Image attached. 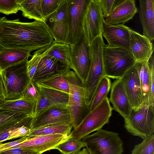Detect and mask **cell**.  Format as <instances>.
<instances>
[{
    "mask_svg": "<svg viewBox=\"0 0 154 154\" xmlns=\"http://www.w3.org/2000/svg\"><path fill=\"white\" fill-rule=\"evenodd\" d=\"M44 23L23 22L0 17V49H20L29 51L46 48L54 42Z\"/></svg>",
    "mask_w": 154,
    "mask_h": 154,
    "instance_id": "obj_1",
    "label": "cell"
},
{
    "mask_svg": "<svg viewBox=\"0 0 154 154\" xmlns=\"http://www.w3.org/2000/svg\"><path fill=\"white\" fill-rule=\"evenodd\" d=\"M69 86L67 106L70 114L73 128H75L90 112L86 90L81 80L73 71L63 75Z\"/></svg>",
    "mask_w": 154,
    "mask_h": 154,
    "instance_id": "obj_2",
    "label": "cell"
},
{
    "mask_svg": "<svg viewBox=\"0 0 154 154\" xmlns=\"http://www.w3.org/2000/svg\"><path fill=\"white\" fill-rule=\"evenodd\" d=\"M112 109L109 98L107 97L90 111L79 125L73 129L70 134V137L81 140L92 132L102 129L109 123Z\"/></svg>",
    "mask_w": 154,
    "mask_h": 154,
    "instance_id": "obj_3",
    "label": "cell"
},
{
    "mask_svg": "<svg viewBox=\"0 0 154 154\" xmlns=\"http://www.w3.org/2000/svg\"><path fill=\"white\" fill-rule=\"evenodd\" d=\"M103 54L105 75L109 78L119 79L136 62L131 54L122 48L105 44Z\"/></svg>",
    "mask_w": 154,
    "mask_h": 154,
    "instance_id": "obj_4",
    "label": "cell"
},
{
    "mask_svg": "<svg viewBox=\"0 0 154 154\" xmlns=\"http://www.w3.org/2000/svg\"><path fill=\"white\" fill-rule=\"evenodd\" d=\"M90 154H122L123 143L118 133L102 129L83 138Z\"/></svg>",
    "mask_w": 154,
    "mask_h": 154,
    "instance_id": "obj_5",
    "label": "cell"
},
{
    "mask_svg": "<svg viewBox=\"0 0 154 154\" xmlns=\"http://www.w3.org/2000/svg\"><path fill=\"white\" fill-rule=\"evenodd\" d=\"M124 120L125 128L133 136L143 140L154 135V106L152 105H142Z\"/></svg>",
    "mask_w": 154,
    "mask_h": 154,
    "instance_id": "obj_6",
    "label": "cell"
},
{
    "mask_svg": "<svg viewBox=\"0 0 154 154\" xmlns=\"http://www.w3.org/2000/svg\"><path fill=\"white\" fill-rule=\"evenodd\" d=\"M28 60L10 66L1 71L5 92V100L21 98L29 79L26 74Z\"/></svg>",
    "mask_w": 154,
    "mask_h": 154,
    "instance_id": "obj_7",
    "label": "cell"
},
{
    "mask_svg": "<svg viewBox=\"0 0 154 154\" xmlns=\"http://www.w3.org/2000/svg\"><path fill=\"white\" fill-rule=\"evenodd\" d=\"M104 20L99 0H89L84 13L82 26V33L88 46L102 34Z\"/></svg>",
    "mask_w": 154,
    "mask_h": 154,
    "instance_id": "obj_8",
    "label": "cell"
},
{
    "mask_svg": "<svg viewBox=\"0 0 154 154\" xmlns=\"http://www.w3.org/2000/svg\"><path fill=\"white\" fill-rule=\"evenodd\" d=\"M69 46V67L84 84L87 79L91 65L90 46L85 42L82 33L76 42Z\"/></svg>",
    "mask_w": 154,
    "mask_h": 154,
    "instance_id": "obj_9",
    "label": "cell"
},
{
    "mask_svg": "<svg viewBox=\"0 0 154 154\" xmlns=\"http://www.w3.org/2000/svg\"><path fill=\"white\" fill-rule=\"evenodd\" d=\"M89 0H67L66 44H74L82 32V21Z\"/></svg>",
    "mask_w": 154,
    "mask_h": 154,
    "instance_id": "obj_10",
    "label": "cell"
},
{
    "mask_svg": "<svg viewBox=\"0 0 154 154\" xmlns=\"http://www.w3.org/2000/svg\"><path fill=\"white\" fill-rule=\"evenodd\" d=\"M58 124H72L67 106L52 105L35 116L32 120L31 128L32 130Z\"/></svg>",
    "mask_w": 154,
    "mask_h": 154,
    "instance_id": "obj_11",
    "label": "cell"
},
{
    "mask_svg": "<svg viewBox=\"0 0 154 154\" xmlns=\"http://www.w3.org/2000/svg\"><path fill=\"white\" fill-rule=\"evenodd\" d=\"M70 137V134L41 135L29 138L26 137L24 141L9 149L21 148L41 154L46 151L54 149L58 144Z\"/></svg>",
    "mask_w": 154,
    "mask_h": 154,
    "instance_id": "obj_12",
    "label": "cell"
},
{
    "mask_svg": "<svg viewBox=\"0 0 154 154\" xmlns=\"http://www.w3.org/2000/svg\"><path fill=\"white\" fill-rule=\"evenodd\" d=\"M67 0H63L57 10L45 18L44 23L55 42L66 43Z\"/></svg>",
    "mask_w": 154,
    "mask_h": 154,
    "instance_id": "obj_13",
    "label": "cell"
},
{
    "mask_svg": "<svg viewBox=\"0 0 154 154\" xmlns=\"http://www.w3.org/2000/svg\"><path fill=\"white\" fill-rule=\"evenodd\" d=\"M133 110H136L143 103L141 86L137 71L134 65L120 78Z\"/></svg>",
    "mask_w": 154,
    "mask_h": 154,
    "instance_id": "obj_14",
    "label": "cell"
},
{
    "mask_svg": "<svg viewBox=\"0 0 154 154\" xmlns=\"http://www.w3.org/2000/svg\"><path fill=\"white\" fill-rule=\"evenodd\" d=\"M130 29L123 24H109L104 20L102 35L106 40L108 45L122 48L129 51V31Z\"/></svg>",
    "mask_w": 154,
    "mask_h": 154,
    "instance_id": "obj_15",
    "label": "cell"
},
{
    "mask_svg": "<svg viewBox=\"0 0 154 154\" xmlns=\"http://www.w3.org/2000/svg\"><path fill=\"white\" fill-rule=\"evenodd\" d=\"M129 51L136 62L148 61L153 54V45L147 37L130 29Z\"/></svg>",
    "mask_w": 154,
    "mask_h": 154,
    "instance_id": "obj_16",
    "label": "cell"
},
{
    "mask_svg": "<svg viewBox=\"0 0 154 154\" xmlns=\"http://www.w3.org/2000/svg\"><path fill=\"white\" fill-rule=\"evenodd\" d=\"M70 69L69 66L52 57L45 55L44 52L32 80L36 82L56 75H64Z\"/></svg>",
    "mask_w": 154,
    "mask_h": 154,
    "instance_id": "obj_17",
    "label": "cell"
},
{
    "mask_svg": "<svg viewBox=\"0 0 154 154\" xmlns=\"http://www.w3.org/2000/svg\"><path fill=\"white\" fill-rule=\"evenodd\" d=\"M109 101L113 109L122 117L126 118L133 110L122 83L116 79L111 84Z\"/></svg>",
    "mask_w": 154,
    "mask_h": 154,
    "instance_id": "obj_18",
    "label": "cell"
},
{
    "mask_svg": "<svg viewBox=\"0 0 154 154\" xmlns=\"http://www.w3.org/2000/svg\"><path fill=\"white\" fill-rule=\"evenodd\" d=\"M137 12L134 0H117L112 12L104 20L109 24L124 23L131 19Z\"/></svg>",
    "mask_w": 154,
    "mask_h": 154,
    "instance_id": "obj_19",
    "label": "cell"
},
{
    "mask_svg": "<svg viewBox=\"0 0 154 154\" xmlns=\"http://www.w3.org/2000/svg\"><path fill=\"white\" fill-rule=\"evenodd\" d=\"M139 1V18L143 29V35L152 41L154 38V0Z\"/></svg>",
    "mask_w": 154,
    "mask_h": 154,
    "instance_id": "obj_20",
    "label": "cell"
},
{
    "mask_svg": "<svg viewBox=\"0 0 154 154\" xmlns=\"http://www.w3.org/2000/svg\"><path fill=\"white\" fill-rule=\"evenodd\" d=\"M31 52L20 49L0 50V70L28 60Z\"/></svg>",
    "mask_w": 154,
    "mask_h": 154,
    "instance_id": "obj_21",
    "label": "cell"
},
{
    "mask_svg": "<svg viewBox=\"0 0 154 154\" xmlns=\"http://www.w3.org/2000/svg\"><path fill=\"white\" fill-rule=\"evenodd\" d=\"M148 61L136 62L134 66L138 73L142 89L143 96L142 105H152L150 100L151 81Z\"/></svg>",
    "mask_w": 154,
    "mask_h": 154,
    "instance_id": "obj_22",
    "label": "cell"
},
{
    "mask_svg": "<svg viewBox=\"0 0 154 154\" xmlns=\"http://www.w3.org/2000/svg\"><path fill=\"white\" fill-rule=\"evenodd\" d=\"M35 104L36 101H29L20 98L14 100H5L0 106V108L33 117Z\"/></svg>",
    "mask_w": 154,
    "mask_h": 154,
    "instance_id": "obj_23",
    "label": "cell"
},
{
    "mask_svg": "<svg viewBox=\"0 0 154 154\" xmlns=\"http://www.w3.org/2000/svg\"><path fill=\"white\" fill-rule=\"evenodd\" d=\"M41 0H21L20 9L25 17L44 23L41 11Z\"/></svg>",
    "mask_w": 154,
    "mask_h": 154,
    "instance_id": "obj_24",
    "label": "cell"
},
{
    "mask_svg": "<svg viewBox=\"0 0 154 154\" xmlns=\"http://www.w3.org/2000/svg\"><path fill=\"white\" fill-rule=\"evenodd\" d=\"M73 128L72 124H58L45 126L31 130L29 138L33 137L45 135L61 134L69 135Z\"/></svg>",
    "mask_w": 154,
    "mask_h": 154,
    "instance_id": "obj_25",
    "label": "cell"
},
{
    "mask_svg": "<svg viewBox=\"0 0 154 154\" xmlns=\"http://www.w3.org/2000/svg\"><path fill=\"white\" fill-rule=\"evenodd\" d=\"M45 55L52 57L69 66L70 46L68 44L54 41L44 51Z\"/></svg>",
    "mask_w": 154,
    "mask_h": 154,
    "instance_id": "obj_26",
    "label": "cell"
},
{
    "mask_svg": "<svg viewBox=\"0 0 154 154\" xmlns=\"http://www.w3.org/2000/svg\"><path fill=\"white\" fill-rule=\"evenodd\" d=\"M111 84L110 78L105 76L101 79L97 85L89 105L90 111L95 108L107 97L111 89Z\"/></svg>",
    "mask_w": 154,
    "mask_h": 154,
    "instance_id": "obj_27",
    "label": "cell"
},
{
    "mask_svg": "<svg viewBox=\"0 0 154 154\" xmlns=\"http://www.w3.org/2000/svg\"><path fill=\"white\" fill-rule=\"evenodd\" d=\"M35 83L38 89L45 94L53 105L67 106L69 93L43 86Z\"/></svg>",
    "mask_w": 154,
    "mask_h": 154,
    "instance_id": "obj_28",
    "label": "cell"
},
{
    "mask_svg": "<svg viewBox=\"0 0 154 154\" xmlns=\"http://www.w3.org/2000/svg\"><path fill=\"white\" fill-rule=\"evenodd\" d=\"M34 82L43 86L69 92L68 83L63 75H56Z\"/></svg>",
    "mask_w": 154,
    "mask_h": 154,
    "instance_id": "obj_29",
    "label": "cell"
},
{
    "mask_svg": "<svg viewBox=\"0 0 154 154\" xmlns=\"http://www.w3.org/2000/svg\"><path fill=\"white\" fill-rule=\"evenodd\" d=\"M29 116L23 113L0 108V131Z\"/></svg>",
    "mask_w": 154,
    "mask_h": 154,
    "instance_id": "obj_30",
    "label": "cell"
},
{
    "mask_svg": "<svg viewBox=\"0 0 154 154\" xmlns=\"http://www.w3.org/2000/svg\"><path fill=\"white\" fill-rule=\"evenodd\" d=\"M85 147L81 140L70 137L57 146L54 149L59 151L62 154H75Z\"/></svg>",
    "mask_w": 154,
    "mask_h": 154,
    "instance_id": "obj_31",
    "label": "cell"
},
{
    "mask_svg": "<svg viewBox=\"0 0 154 154\" xmlns=\"http://www.w3.org/2000/svg\"><path fill=\"white\" fill-rule=\"evenodd\" d=\"M46 48L40 49L35 51L31 59L28 61L26 66V74L29 80H32L39 62Z\"/></svg>",
    "mask_w": 154,
    "mask_h": 154,
    "instance_id": "obj_32",
    "label": "cell"
},
{
    "mask_svg": "<svg viewBox=\"0 0 154 154\" xmlns=\"http://www.w3.org/2000/svg\"><path fill=\"white\" fill-rule=\"evenodd\" d=\"M131 154H154V135L135 145Z\"/></svg>",
    "mask_w": 154,
    "mask_h": 154,
    "instance_id": "obj_33",
    "label": "cell"
},
{
    "mask_svg": "<svg viewBox=\"0 0 154 154\" xmlns=\"http://www.w3.org/2000/svg\"><path fill=\"white\" fill-rule=\"evenodd\" d=\"M21 0H0V13L7 15L17 13Z\"/></svg>",
    "mask_w": 154,
    "mask_h": 154,
    "instance_id": "obj_34",
    "label": "cell"
},
{
    "mask_svg": "<svg viewBox=\"0 0 154 154\" xmlns=\"http://www.w3.org/2000/svg\"><path fill=\"white\" fill-rule=\"evenodd\" d=\"M39 95V89L35 83L29 80L23 91L21 98L29 101H36Z\"/></svg>",
    "mask_w": 154,
    "mask_h": 154,
    "instance_id": "obj_35",
    "label": "cell"
},
{
    "mask_svg": "<svg viewBox=\"0 0 154 154\" xmlns=\"http://www.w3.org/2000/svg\"><path fill=\"white\" fill-rule=\"evenodd\" d=\"M63 0H41V13L44 19L55 11Z\"/></svg>",
    "mask_w": 154,
    "mask_h": 154,
    "instance_id": "obj_36",
    "label": "cell"
},
{
    "mask_svg": "<svg viewBox=\"0 0 154 154\" xmlns=\"http://www.w3.org/2000/svg\"><path fill=\"white\" fill-rule=\"evenodd\" d=\"M33 117L29 116L25 119L11 125L0 131V142L10 140V138L15 129L17 127L32 121Z\"/></svg>",
    "mask_w": 154,
    "mask_h": 154,
    "instance_id": "obj_37",
    "label": "cell"
},
{
    "mask_svg": "<svg viewBox=\"0 0 154 154\" xmlns=\"http://www.w3.org/2000/svg\"><path fill=\"white\" fill-rule=\"evenodd\" d=\"M38 89L39 95L36 101L34 116L53 105L45 94Z\"/></svg>",
    "mask_w": 154,
    "mask_h": 154,
    "instance_id": "obj_38",
    "label": "cell"
},
{
    "mask_svg": "<svg viewBox=\"0 0 154 154\" xmlns=\"http://www.w3.org/2000/svg\"><path fill=\"white\" fill-rule=\"evenodd\" d=\"M32 121L17 128L12 134L10 140L28 136L31 131V126Z\"/></svg>",
    "mask_w": 154,
    "mask_h": 154,
    "instance_id": "obj_39",
    "label": "cell"
},
{
    "mask_svg": "<svg viewBox=\"0 0 154 154\" xmlns=\"http://www.w3.org/2000/svg\"><path fill=\"white\" fill-rule=\"evenodd\" d=\"M103 17H107L116 5L117 0H99Z\"/></svg>",
    "mask_w": 154,
    "mask_h": 154,
    "instance_id": "obj_40",
    "label": "cell"
},
{
    "mask_svg": "<svg viewBox=\"0 0 154 154\" xmlns=\"http://www.w3.org/2000/svg\"><path fill=\"white\" fill-rule=\"evenodd\" d=\"M149 70L151 81L150 100L152 104L154 106V60L153 54L148 61Z\"/></svg>",
    "mask_w": 154,
    "mask_h": 154,
    "instance_id": "obj_41",
    "label": "cell"
},
{
    "mask_svg": "<svg viewBox=\"0 0 154 154\" xmlns=\"http://www.w3.org/2000/svg\"><path fill=\"white\" fill-rule=\"evenodd\" d=\"M0 154H38L24 148H17L8 149L0 153Z\"/></svg>",
    "mask_w": 154,
    "mask_h": 154,
    "instance_id": "obj_42",
    "label": "cell"
},
{
    "mask_svg": "<svg viewBox=\"0 0 154 154\" xmlns=\"http://www.w3.org/2000/svg\"><path fill=\"white\" fill-rule=\"evenodd\" d=\"M26 139V137H23L19 140L12 142L5 143H2L0 145V153L22 143Z\"/></svg>",
    "mask_w": 154,
    "mask_h": 154,
    "instance_id": "obj_43",
    "label": "cell"
},
{
    "mask_svg": "<svg viewBox=\"0 0 154 154\" xmlns=\"http://www.w3.org/2000/svg\"><path fill=\"white\" fill-rule=\"evenodd\" d=\"M5 92L2 71L0 70V98L5 100Z\"/></svg>",
    "mask_w": 154,
    "mask_h": 154,
    "instance_id": "obj_44",
    "label": "cell"
},
{
    "mask_svg": "<svg viewBox=\"0 0 154 154\" xmlns=\"http://www.w3.org/2000/svg\"><path fill=\"white\" fill-rule=\"evenodd\" d=\"M75 154H90L88 149L86 148H84L79 152L76 153Z\"/></svg>",
    "mask_w": 154,
    "mask_h": 154,
    "instance_id": "obj_45",
    "label": "cell"
},
{
    "mask_svg": "<svg viewBox=\"0 0 154 154\" xmlns=\"http://www.w3.org/2000/svg\"><path fill=\"white\" fill-rule=\"evenodd\" d=\"M5 101V100L0 98V106L3 104Z\"/></svg>",
    "mask_w": 154,
    "mask_h": 154,
    "instance_id": "obj_46",
    "label": "cell"
},
{
    "mask_svg": "<svg viewBox=\"0 0 154 154\" xmlns=\"http://www.w3.org/2000/svg\"><path fill=\"white\" fill-rule=\"evenodd\" d=\"M2 143V142H0V145Z\"/></svg>",
    "mask_w": 154,
    "mask_h": 154,
    "instance_id": "obj_47",
    "label": "cell"
},
{
    "mask_svg": "<svg viewBox=\"0 0 154 154\" xmlns=\"http://www.w3.org/2000/svg\"></svg>",
    "mask_w": 154,
    "mask_h": 154,
    "instance_id": "obj_48",
    "label": "cell"
}]
</instances>
